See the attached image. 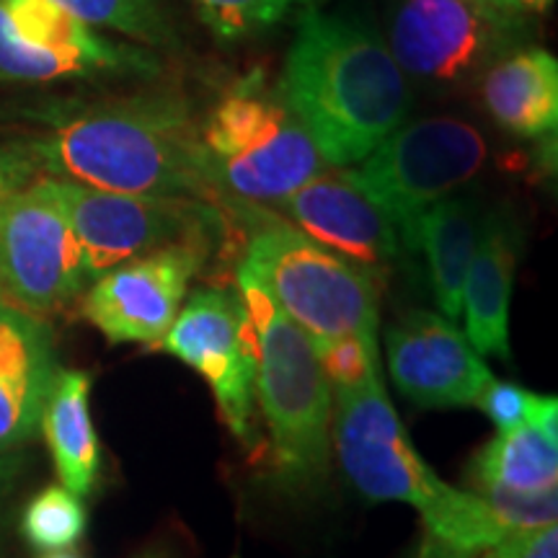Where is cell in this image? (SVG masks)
I'll return each mask as SVG.
<instances>
[{"label":"cell","instance_id":"obj_17","mask_svg":"<svg viewBox=\"0 0 558 558\" xmlns=\"http://www.w3.org/2000/svg\"><path fill=\"white\" fill-rule=\"evenodd\" d=\"M522 239L505 213L481 222L476 254L465 275L463 308L465 337L484 357L509 360V303Z\"/></svg>","mask_w":558,"mask_h":558},{"label":"cell","instance_id":"obj_11","mask_svg":"<svg viewBox=\"0 0 558 558\" xmlns=\"http://www.w3.org/2000/svg\"><path fill=\"white\" fill-rule=\"evenodd\" d=\"M518 24L481 0H399L386 45L409 81L445 88L501 58Z\"/></svg>","mask_w":558,"mask_h":558},{"label":"cell","instance_id":"obj_13","mask_svg":"<svg viewBox=\"0 0 558 558\" xmlns=\"http://www.w3.org/2000/svg\"><path fill=\"white\" fill-rule=\"evenodd\" d=\"M207 248L169 246L96 277L83 316L111 344H160L184 305Z\"/></svg>","mask_w":558,"mask_h":558},{"label":"cell","instance_id":"obj_28","mask_svg":"<svg viewBox=\"0 0 558 558\" xmlns=\"http://www.w3.org/2000/svg\"><path fill=\"white\" fill-rule=\"evenodd\" d=\"M533 393L525 388L492 378L488 386L481 390L476 407L497 424L499 432H512L527 424V411Z\"/></svg>","mask_w":558,"mask_h":558},{"label":"cell","instance_id":"obj_3","mask_svg":"<svg viewBox=\"0 0 558 558\" xmlns=\"http://www.w3.org/2000/svg\"><path fill=\"white\" fill-rule=\"evenodd\" d=\"M199 143L218 197L248 207L279 205L329 166L264 73L235 81L215 101L199 122Z\"/></svg>","mask_w":558,"mask_h":558},{"label":"cell","instance_id":"obj_4","mask_svg":"<svg viewBox=\"0 0 558 558\" xmlns=\"http://www.w3.org/2000/svg\"><path fill=\"white\" fill-rule=\"evenodd\" d=\"M239 295L256 341V399L279 473L311 486L329 473L333 390L316 347L277 308L259 282L239 267Z\"/></svg>","mask_w":558,"mask_h":558},{"label":"cell","instance_id":"obj_5","mask_svg":"<svg viewBox=\"0 0 558 558\" xmlns=\"http://www.w3.org/2000/svg\"><path fill=\"white\" fill-rule=\"evenodd\" d=\"M241 269L262 284L313 344L341 337H378V279L290 222L248 213Z\"/></svg>","mask_w":558,"mask_h":558},{"label":"cell","instance_id":"obj_31","mask_svg":"<svg viewBox=\"0 0 558 558\" xmlns=\"http://www.w3.org/2000/svg\"><path fill=\"white\" fill-rule=\"evenodd\" d=\"M13 476H16V460L0 456V501H3L5 492H9Z\"/></svg>","mask_w":558,"mask_h":558},{"label":"cell","instance_id":"obj_21","mask_svg":"<svg viewBox=\"0 0 558 558\" xmlns=\"http://www.w3.org/2000/svg\"><path fill=\"white\" fill-rule=\"evenodd\" d=\"M471 481H497L512 488H550L558 481V442L522 424L499 432L473 460Z\"/></svg>","mask_w":558,"mask_h":558},{"label":"cell","instance_id":"obj_7","mask_svg":"<svg viewBox=\"0 0 558 558\" xmlns=\"http://www.w3.org/2000/svg\"><path fill=\"white\" fill-rule=\"evenodd\" d=\"M360 163V184L393 220L401 246L414 251L422 215L484 169L486 140L458 117H427L403 122Z\"/></svg>","mask_w":558,"mask_h":558},{"label":"cell","instance_id":"obj_10","mask_svg":"<svg viewBox=\"0 0 558 558\" xmlns=\"http://www.w3.org/2000/svg\"><path fill=\"white\" fill-rule=\"evenodd\" d=\"M163 352L197 369L213 388L222 422L246 448L256 435V341L239 290L207 288L181 305L160 341Z\"/></svg>","mask_w":558,"mask_h":558},{"label":"cell","instance_id":"obj_26","mask_svg":"<svg viewBox=\"0 0 558 558\" xmlns=\"http://www.w3.org/2000/svg\"><path fill=\"white\" fill-rule=\"evenodd\" d=\"M313 347L331 390L360 388L380 380L378 337H341Z\"/></svg>","mask_w":558,"mask_h":558},{"label":"cell","instance_id":"obj_12","mask_svg":"<svg viewBox=\"0 0 558 558\" xmlns=\"http://www.w3.org/2000/svg\"><path fill=\"white\" fill-rule=\"evenodd\" d=\"M128 70H153V58L104 39L54 0H0V81L50 83Z\"/></svg>","mask_w":558,"mask_h":558},{"label":"cell","instance_id":"obj_22","mask_svg":"<svg viewBox=\"0 0 558 558\" xmlns=\"http://www.w3.org/2000/svg\"><path fill=\"white\" fill-rule=\"evenodd\" d=\"M90 29L117 32L148 45H171L173 29L158 0H54Z\"/></svg>","mask_w":558,"mask_h":558},{"label":"cell","instance_id":"obj_23","mask_svg":"<svg viewBox=\"0 0 558 558\" xmlns=\"http://www.w3.org/2000/svg\"><path fill=\"white\" fill-rule=\"evenodd\" d=\"M86 507L81 497L65 486H47L24 509L21 533L41 550H60L75 546L86 533Z\"/></svg>","mask_w":558,"mask_h":558},{"label":"cell","instance_id":"obj_29","mask_svg":"<svg viewBox=\"0 0 558 558\" xmlns=\"http://www.w3.org/2000/svg\"><path fill=\"white\" fill-rule=\"evenodd\" d=\"M34 169L32 158L21 148H0V207L9 202L13 194L32 184Z\"/></svg>","mask_w":558,"mask_h":558},{"label":"cell","instance_id":"obj_9","mask_svg":"<svg viewBox=\"0 0 558 558\" xmlns=\"http://www.w3.org/2000/svg\"><path fill=\"white\" fill-rule=\"evenodd\" d=\"M83 256L50 177L0 207V290L24 311L47 313L86 284Z\"/></svg>","mask_w":558,"mask_h":558},{"label":"cell","instance_id":"obj_34","mask_svg":"<svg viewBox=\"0 0 558 558\" xmlns=\"http://www.w3.org/2000/svg\"><path fill=\"white\" fill-rule=\"evenodd\" d=\"M45 558H81V556H75V554H50V556H45Z\"/></svg>","mask_w":558,"mask_h":558},{"label":"cell","instance_id":"obj_32","mask_svg":"<svg viewBox=\"0 0 558 558\" xmlns=\"http://www.w3.org/2000/svg\"><path fill=\"white\" fill-rule=\"evenodd\" d=\"M481 3H486V5H492V9H497L499 13H505L507 19H522V11H520V5L514 3V0H481Z\"/></svg>","mask_w":558,"mask_h":558},{"label":"cell","instance_id":"obj_8","mask_svg":"<svg viewBox=\"0 0 558 558\" xmlns=\"http://www.w3.org/2000/svg\"><path fill=\"white\" fill-rule=\"evenodd\" d=\"M54 181V192L78 239L86 279L169 246L207 248L220 226L218 213L197 199L104 192Z\"/></svg>","mask_w":558,"mask_h":558},{"label":"cell","instance_id":"obj_6","mask_svg":"<svg viewBox=\"0 0 558 558\" xmlns=\"http://www.w3.org/2000/svg\"><path fill=\"white\" fill-rule=\"evenodd\" d=\"M333 439L347 478L373 501H403L427 522V535L458 541L481 518L476 494L458 492L424 463L388 401L383 380L339 388Z\"/></svg>","mask_w":558,"mask_h":558},{"label":"cell","instance_id":"obj_19","mask_svg":"<svg viewBox=\"0 0 558 558\" xmlns=\"http://www.w3.org/2000/svg\"><path fill=\"white\" fill-rule=\"evenodd\" d=\"M481 209L471 197L450 194L416 222L414 251H424L439 316L456 320L463 311V284L476 254Z\"/></svg>","mask_w":558,"mask_h":558},{"label":"cell","instance_id":"obj_16","mask_svg":"<svg viewBox=\"0 0 558 558\" xmlns=\"http://www.w3.org/2000/svg\"><path fill=\"white\" fill-rule=\"evenodd\" d=\"M58 373L47 324L0 303V456L37 435Z\"/></svg>","mask_w":558,"mask_h":558},{"label":"cell","instance_id":"obj_20","mask_svg":"<svg viewBox=\"0 0 558 558\" xmlns=\"http://www.w3.org/2000/svg\"><path fill=\"white\" fill-rule=\"evenodd\" d=\"M90 378L81 369H60L50 399H47L41 427L50 445L54 469L62 486L75 497H88L99 476V437L88 409Z\"/></svg>","mask_w":558,"mask_h":558},{"label":"cell","instance_id":"obj_24","mask_svg":"<svg viewBox=\"0 0 558 558\" xmlns=\"http://www.w3.org/2000/svg\"><path fill=\"white\" fill-rule=\"evenodd\" d=\"M220 41H241L271 29L300 0H192Z\"/></svg>","mask_w":558,"mask_h":558},{"label":"cell","instance_id":"obj_30","mask_svg":"<svg viewBox=\"0 0 558 558\" xmlns=\"http://www.w3.org/2000/svg\"><path fill=\"white\" fill-rule=\"evenodd\" d=\"M527 424L548 437L550 442H558V399L556 396L533 393L527 411Z\"/></svg>","mask_w":558,"mask_h":558},{"label":"cell","instance_id":"obj_33","mask_svg":"<svg viewBox=\"0 0 558 558\" xmlns=\"http://www.w3.org/2000/svg\"><path fill=\"white\" fill-rule=\"evenodd\" d=\"M514 3L520 5V11H522V13H525V11L543 13V11H548V9H550V3H554V0H514Z\"/></svg>","mask_w":558,"mask_h":558},{"label":"cell","instance_id":"obj_14","mask_svg":"<svg viewBox=\"0 0 558 558\" xmlns=\"http://www.w3.org/2000/svg\"><path fill=\"white\" fill-rule=\"evenodd\" d=\"M388 369L396 388L422 409L476 407L494 378L450 318L411 311L386 329Z\"/></svg>","mask_w":558,"mask_h":558},{"label":"cell","instance_id":"obj_15","mask_svg":"<svg viewBox=\"0 0 558 558\" xmlns=\"http://www.w3.org/2000/svg\"><path fill=\"white\" fill-rule=\"evenodd\" d=\"M277 207L300 233L375 279L399 259L401 241L393 220L369 197L354 169L326 166Z\"/></svg>","mask_w":558,"mask_h":558},{"label":"cell","instance_id":"obj_18","mask_svg":"<svg viewBox=\"0 0 558 558\" xmlns=\"http://www.w3.org/2000/svg\"><path fill=\"white\" fill-rule=\"evenodd\" d=\"M486 111L514 137L554 135L558 124V62L548 50L525 47L501 54L481 83Z\"/></svg>","mask_w":558,"mask_h":558},{"label":"cell","instance_id":"obj_25","mask_svg":"<svg viewBox=\"0 0 558 558\" xmlns=\"http://www.w3.org/2000/svg\"><path fill=\"white\" fill-rule=\"evenodd\" d=\"M478 497L512 530L550 527L558 520V488H512L497 481H473Z\"/></svg>","mask_w":558,"mask_h":558},{"label":"cell","instance_id":"obj_27","mask_svg":"<svg viewBox=\"0 0 558 558\" xmlns=\"http://www.w3.org/2000/svg\"><path fill=\"white\" fill-rule=\"evenodd\" d=\"M416 558H558V530L556 525L514 530L505 541L484 548H452L424 535Z\"/></svg>","mask_w":558,"mask_h":558},{"label":"cell","instance_id":"obj_1","mask_svg":"<svg viewBox=\"0 0 558 558\" xmlns=\"http://www.w3.org/2000/svg\"><path fill=\"white\" fill-rule=\"evenodd\" d=\"M50 179L104 192L218 202L207 177L199 122L169 94L62 109L24 148Z\"/></svg>","mask_w":558,"mask_h":558},{"label":"cell","instance_id":"obj_2","mask_svg":"<svg viewBox=\"0 0 558 558\" xmlns=\"http://www.w3.org/2000/svg\"><path fill=\"white\" fill-rule=\"evenodd\" d=\"M279 90L329 166L349 169L407 122L414 94L373 21L305 9Z\"/></svg>","mask_w":558,"mask_h":558}]
</instances>
